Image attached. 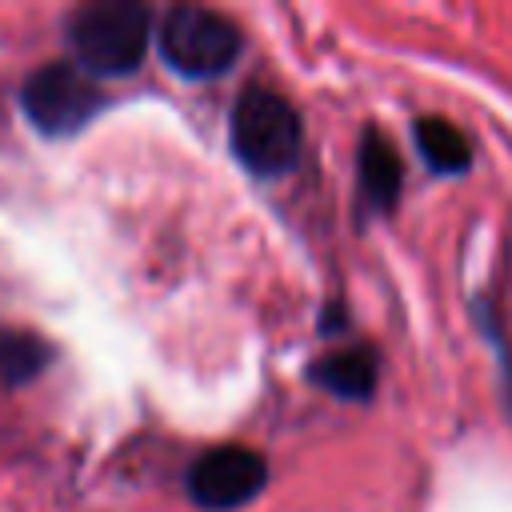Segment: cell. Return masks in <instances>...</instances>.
Wrapping results in <instances>:
<instances>
[{
	"label": "cell",
	"mask_w": 512,
	"mask_h": 512,
	"mask_svg": "<svg viewBox=\"0 0 512 512\" xmlns=\"http://www.w3.org/2000/svg\"><path fill=\"white\" fill-rule=\"evenodd\" d=\"M240 52H244V36L224 12L180 4L160 24V56L180 76H192V80L224 76Z\"/></svg>",
	"instance_id": "3"
},
{
	"label": "cell",
	"mask_w": 512,
	"mask_h": 512,
	"mask_svg": "<svg viewBox=\"0 0 512 512\" xmlns=\"http://www.w3.org/2000/svg\"><path fill=\"white\" fill-rule=\"evenodd\" d=\"M264 480H268V464L260 452L244 444H220L208 448L188 468V496L204 512H232L244 508L252 496H260Z\"/></svg>",
	"instance_id": "5"
},
{
	"label": "cell",
	"mask_w": 512,
	"mask_h": 512,
	"mask_svg": "<svg viewBox=\"0 0 512 512\" xmlns=\"http://www.w3.org/2000/svg\"><path fill=\"white\" fill-rule=\"evenodd\" d=\"M232 152L252 176H284L300 156V116L272 88H244L232 104Z\"/></svg>",
	"instance_id": "2"
},
{
	"label": "cell",
	"mask_w": 512,
	"mask_h": 512,
	"mask_svg": "<svg viewBox=\"0 0 512 512\" xmlns=\"http://www.w3.org/2000/svg\"><path fill=\"white\" fill-rule=\"evenodd\" d=\"M152 36V12L140 0H96L72 12L68 44L92 76H128L140 68Z\"/></svg>",
	"instance_id": "1"
},
{
	"label": "cell",
	"mask_w": 512,
	"mask_h": 512,
	"mask_svg": "<svg viewBox=\"0 0 512 512\" xmlns=\"http://www.w3.org/2000/svg\"><path fill=\"white\" fill-rule=\"evenodd\" d=\"M20 108L44 136H68V132H80L104 108V92L80 64L56 60L36 68L24 80Z\"/></svg>",
	"instance_id": "4"
},
{
	"label": "cell",
	"mask_w": 512,
	"mask_h": 512,
	"mask_svg": "<svg viewBox=\"0 0 512 512\" xmlns=\"http://www.w3.org/2000/svg\"><path fill=\"white\" fill-rule=\"evenodd\" d=\"M356 176H360V192L364 200L376 208V212H388L396 200H400V184H404V164H400V152L396 144L368 128L356 144Z\"/></svg>",
	"instance_id": "6"
},
{
	"label": "cell",
	"mask_w": 512,
	"mask_h": 512,
	"mask_svg": "<svg viewBox=\"0 0 512 512\" xmlns=\"http://www.w3.org/2000/svg\"><path fill=\"white\" fill-rule=\"evenodd\" d=\"M416 148L424 156V164L440 176H460L472 168V144L468 136L444 120V116H420L416 120Z\"/></svg>",
	"instance_id": "8"
},
{
	"label": "cell",
	"mask_w": 512,
	"mask_h": 512,
	"mask_svg": "<svg viewBox=\"0 0 512 512\" xmlns=\"http://www.w3.org/2000/svg\"><path fill=\"white\" fill-rule=\"evenodd\" d=\"M308 376H312L324 392H332V396H340V400H368V396L376 392L380 364H376V352L360 344V348H340V352L320 356V360L308 368Z\"/></svg>",
	"instance_id": "7"
},
{
	"label": "cell",
	"mask_w": 512,
	"mask_h": 512,
	"mask_svg": "<svg viewBox=\"0 0 512 512\" xmlns=\"http://www.w3.org/2000/svg\"><path fill=\"white\" fill-rule=\"evenodd\" d=\"M52 348L24 328H0V384H24L44 372Z\"/></svg>",
	"instance_id": "9"
}]
</instances>
